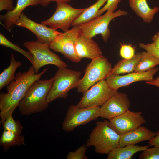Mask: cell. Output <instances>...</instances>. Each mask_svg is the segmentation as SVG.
I'll return each mask as SVG.
<instances>
[{
	"label": "cell",
	"instance_id": "cell-1",
	"mask_svg": "<svg viewBox=\"0 0 159 159\" xmlns=\"http://www.w3.org/2000/svg\"><path fill=\"white\" fill-rule=\"evenodd\" d=\"M48 69V67L44 68L41 72L36 74L32 66L27 71L16 74L15 79L6 86L7 92L0 94L1 124L8 116L12 115L30 86L40 79Z\"/></svg>",
	"mask_w": 159,
	"mask_h": 159
},
{
	"label": "cell",
	"instance_id": "cell-2",
	"mask_svg": "<svg viewBox=\"0 0 159 159\" xmlns=\"http://www.w3.org/2000/svg\"><path fill=\"white\" fill-rule=\"evenodd\" d=\"M54 79V77L49 79H39L32 84L18 105L22 115L28 116L46 109L49 104L47 96Z\"/></svg>",
	"mask_w": 159,
	"mask_h": 159
},
{
	"label": "cell",
	"instance_id": "cell-3",
	"mask_svg": "<svg viewBox=\"0 0 159 159\" xmlns=\"http://www.w3.org/2000/svg\"><path fill=\"white\" fill-rule=\"evenodd\" d=\"M120 135L110 126L107 120L97 121L90 134L85 145L94 146L95 151L101 154H108L118 147Z\"/></svg>",
	"mask_w": 159,
	"mask_h": 159
},
{
	"label": "cell",
	"instance_id": "cell-4",
	"mask_svg": "<svg viewBox=\"0 0 159 159\" xmlns=\"http://www.w3.org/2000/svg\"><path fill=\"white\" fill-rule=\"evenodd\" d=\"M81 72L66 67L59 69L48 95L47 101L49 103L58 98H66L71 90L77 87L80 80Z\"/></svg>",
	"mask_w": 159,
	"mask_h": 159
},
{
	"label": "cell",
	"instance_id": "cell-5",
	"mask_svg": "<svg viewBox=\"0 0 159 159\" xmlns=\"http://www.w3.org/2000/svg\"><path fill=\"white\" fill-rule=\"evenodd\" d=\"M112 68L111 63L102 55L92 59L79 82L77 87V92L84 93L97 82L106 80Z\"/></svg>",
	"mask_w": 159,
	"mask_h": 159
},
{
	"label": "cell",
	"instance_id": "cell-6",
	"mask_svg": "<svg viewBox=\"0 0 159 159\" xmlns=\"http://www.w3.org/2000/svg\"><path fill=\"white\" fill-rule=\"evenodd\" d=\"M23 45L29 50L33 57L32 66L36 74L38 73L41 67L48 64L54 65L59 69L67 66L59 56L50 50L49 44L42 43L36 40L26 41Z\"/></svg>",
	"mask_w": 159,
	"mask_h": 159
},
{
	"label": "cell",
	"instance_id": "cell-7",
	"mask_svg": "<svg viewBox=\"0 0 159 159\" xmlns=\"http://www.w3.org/2000/svg\"><path fill=\"white\" fill-rule=\"evenodd\" d=\"M127 14V11L121 9L114 12L107 11L104 14L77 26L80 29L81 35L92 38L100 34L104 41L106 42L110 35L109 25L111 21L117 17L126 15Z\"/></svg>",
	"mask_w": 159,
	"mask_h": 159
},
{
	"label": "cell",
	"instance_id": "cell-8",
	"mask_svg": "<svg viewBox=\"0 0 159 159\" xmlns=\"http://www.w3.org/2000/svg\"><path fill=\"white\" fill-rule=\"evenodd\" d=\"M57 4L53 14L48 19L41 21V23L55 29H60L65 32L69 30L74 21L85 8H75L66 2H59Z\"/></svg>",
	"mask_w": 159,
	"mask_h": 159
},
{
	"label": "cell",
	"instance_id": "cell-9",
	"mask_svg": "<svg viewBox=\"0 0 159 159\" xmlns=\"http://www.w3.org/2000/svg\"><path fill=\"white\" fill-rule=\"evenodd\" d=\"M100 116L99 107L79 108L76 105H72L69 107L62 122V128L66 132H70L80 125L96 120Z\"/></svg>",
	"mask_w": 159,
	"mask_h": 159
},
{
	"label": "cell",
	"instance_id": "cell-10",
	"mask_svg": "<svg viewBox=\"0 0 159 159\" xmlns=\"http://www.w3.org/2000/svg\"><path fill=\"white\" fill-rule=\"evenodd\" d=\"M117 91L109 87L106 80H101L83 93L76 106L79 108L99 107Z\"/></svg>",
	"mask_w": 159,
	"mask_h": 159
},
{
	"label": "cell",
	"instance_id": "cell-11",
	"mask_svg": "<svg viewBox=\"0 0 159 159\" xmlns=\"http://www.w3.org/2000/svg\"><path fill=\"white\" fill-rule=\"evenodd\" d=\"M81 34L77 26H74L71 29L62 32L57 38L50 43V49L61 53L69 60L75 62H80L81 59L77 56L74 50L75 42Z\"/></svg>",
	"mask_w": 159,
	"mask_h": 159
},
{
	"label": "cell",
	"instance_id": "cell-12",
	"mask_svg": "<svg viewBox=\"0 0 159 159\" xmlns=\"http://www.w3.org/2000/svg\"><path fill=\"white\" fill-rule=\"evenodd\" d=\"M15 25L25 28L31 31L36 36L37 41L49 44L62 33L44 24L33 21L23 12L15 21Z\"/></svg>",
	"mask_w": 159,
	"mask_h": 159
},
{
	"label": "cell",
	"instance_id": "cell-13",
	"mask_svg": "<svg viewBox=\"0 0 159 159\" xmlns=\"http://www.w3.org/2000/svg\"><path fill=\"white\" fill-rule=\"evenodd\" d=\"M130 105L127 95L117 91L100 108V117L109 120L126 112Z\"/></svg>",
	"mask_w": 159,
	"mask_h": 159
},
{
	"label": "cell",
	"instance_id": "cell-14",
	"mask_svg": "<svg viewBox=\"0 0 159 159\" xmlns=\"http://www.w3.org/2000/svg\"><path fill=\"white\" fill-rule=\"evenodd\" d=\"M142 113L128 110L122 114L109 120L110 126L120 135L127 133L146 123Z\"/></svg>",
	"mask_w": 159,
	"mask_h": 159
},
{
	"label": "cell",
	"instance_id": "cell-15",
	"mask_svg": "<svg viewBox=\"0 0 159 159\" xmlns=\"http://www.w3.org/2000/svg\"><path fill=\"white\" fill-rule=\"evenodd\" d=\"M158 70V68H154L145 72H134L125 75L111 74L107 77L106 80L111 89L117 90L120 88L138 81H151L153 79V76Z\"/></svg>",
	"mask_w": 159,
	"mask_h": 159
},
{
	"label": "cell",
	"instance_id": "cell-16",
	"mask_svg": "<svg viewBox=\"0 0 159 159\" xmlns=\"http://www.w3.org/2000/svg\"><path fill=\"white\" fill-rule=\"evenodd\" d=\"M75 54L81 60L83 58L91 59L102 55V52L98 44L92 38L80 34L74 45Z\"/></svg>",
	"mask_w": 159,
	"mask_h": 159
},
{
	"label": "cell",
	"instance_id": "cell-17",
	"mask_svg": "<svg viewBox=\"0 0 159 159\" xmlns=\"http://www.w3.org/2000/svg\"><path fill=\"white\" fill-rule=\"evenodd\" d=\"M39 3V0H17L16 5L12 11L0 15L1 24L10 32L15 21L26 7L29 6H37Z\"/></svg>",
	"mask_w": 159,
	"mask_h": 159
},
{
	"label": "cell",
	"instance_id": "cell-18",
	"mask_svg": "<svg viewBox=\"0 0 159 159\" xmlns=\"http://www.w3.org/2000/svg\"><path fill=\"white\" fill-rule=\"evenodd\" d=\"M156 133L147 128L140 126L135 129L120 135L118 147L127 145H135L145 141H149L156 135Z\"/></svg>",
	"mask_w": 159,
	"mask_h": 159
},
{
	"label": "cell",
	"instance_id": "cell-19",
	"mask_svg": "<svg viewBox=\"0 0 159 159\" xmlns=\"http://www.w3.org/2000/svg\"><path fill=\"white\" fill-rule=\"evenodd\" d=\"M130 6L135 13L145 22L150 23L153 20L159 8H150L147 0H129Z\"/></svg>",
	"mask_w": 159,
	"mask_h": 159
},
{
	"label": "cell",
	"instance_id": "cell-20",
	"mask_svg": "<svg viewBox=\"0 0 159 159\" xmlns=\"http://www.w3.org/2000/svg\"><path fill=\"white\" fill-rule=\"evenodd\" d=\"M149 147L148 146H139L130 145L122 147H118L108 154L107 159H131L136 153L143 151Z\"/></svg>",
	"mask_w": 159,
	"mask_h": 159
},
{
	"label": "cell",
	"instance_id": "cell-21",
	"mask_svg": "<svg viewBox=\"0 0 159 159\" xmlns=\"http://www.w3.org/2000/svg\"><path fill=\"white\" fill-rule=\"evenodd\" d=\"M108 0H97L93 4L85 8L81 14L73 22L72 26H77L87 23L96 18L100 8Z\"/></svg>",
	"mask_w": 159,
	"mask_h": 159
},
{
	"label": "cell",
	"instance_id": "cell-22",
	"mask_svg": "<svg viewBox=\"0 0 159 159\" xmlns=\"http://www.w3.org/2000/svg\"><path fill=\"white\" fill-rule=\"evenodd\" d=\"M140 58L141 53H139L131 59L119 61L112 68L110 74L120 75L134 72Z\"/></svg>",
	"mask_w": 159,
	"mask_h": 159
},
{
	"label": "cell",
	"instance_id": "cell-23",
	"mask_svg": "<svg viewBox=\"0 0 159 159\" xmlns=\"http://www.w3.org/2000/svg\"><path fill=\"white\" fill-rule=\"evenodd\" d=\"M22 65V63L17 61L14 54H12L9 66L4 69L0 74V90L7 86L15 79V73L17 69Z\"/></svg>",
	"mask_w": 159,
	"mask_h": 159
},
{
	"label": "cell",
	"instance_id": "cell-24",
	"mask_svg": "<svg viewBox=\"0 0 159 159\" xmlns=\"http://www.w3.org/2000/svg\"><path fill=\"white\" fill-rule=\"evenodd\" d=\"M0 144L6 151L11 147L24 145V137L21 134L4 130L0 139Z\"/></svg>",
	"mask_w": 159,
	"mask_h": 159
},
{
	"label": "cell",
	"instance_id": "cell-25",
	"mask_svg": "<svg viewBox=\"0 0 159 159\" xmlns=\"http://www.w3.org/2000/svg\"><path fill=\"white\" fill-rule=\"evenodd\" d=\"M159 64V60L149 53L145 51L141 53V58L136 66L135 72H144L152 69Z\"/></svg>",
	"mask_w": 159,
	"mask_h": 159
},
{
	"label": "cell",
	"instance_id": "cell-26",
	"mask_svg": "<svg viewBox=\"0 0 159 159\" xmlns=\"http://www.w3.org/2000/svg\"><path fill=\"white\" fill-rule=\"evenodd\" d=\"M0 44L1 45L12 49L21 53L25 56L31 64L33 61V57L29 51H26L8 40L2 33H0Z\"/></svg>",
	"mask_w": 159,
	"mask_h": 159
},
{
	"label": "cell",
	"instance_id": "cell-27",
	"mask_svg": "<svg viewBox=\"0 0 159 159\" xmlns=\"http://www.w3.org/2000/svg\"><path fill=\"white\" fill-rule=\"evenodd\" d=\"M2 125L4 130L18 134H21L23 130V127L19 121L15 120L12 115L8 116Z\"/></svg>",
	"mask_w": 159,
	"mask_h": 159
},
{
	"label": "cell",
	"instance_id": "cell-28",
	"mask_svg": "<svg viewBox=\"0 0 159 159\" xmlns=\"http://www.w3.org/2000/svg\"><path fill=\"white\" fill-rule=\"evenodd\" d=\"M87 147L85 145H83L74 151L69 152L66 157L67 159H87L86 155Z\"/></svg>",
	"mask_w": 159,
	"mask_h": 159
},
{
	"label": "cell",
	"instance_id": "cell-29",
	"mask_svg": "<svg viewBox=\"0 0 159 159\" xmlns=\"http://www.w3.org/2000/svg\"><path fill=\"white\" fill-rule=\"evenodd\" d=\"M139 159H159V148L154 147L148 148L143 151L139 155Z\"/></svg>",
	"mask_w": 159,
	"mask_h": 159
},
{
	"label": "cell",
	"instance_id": "cell-30",
	"mask_svg": "<svg viewBox=\"0 0 159 159\" xmlns=\"http://www.w3.org/2000/svg\"><path fill=\"white\" fill-rule=\"evenodd\" d=\"M121 0H108L105 5L98 11L96 17L100 16L106 11L114 12L117 8Z\"/></svg>",
	"mask_w": 159,
	"mask_h": 159
},
{
	"label": "cell",
	"instance_id": "cell-31",
	"mask_svg": "<svg viewBox=\"0 0 159 159\" xmlns=\"http://www.w3.org/2000/svg\"><path fill=\"white\" fill-rule=\"evenodd\" d=\"M120 55L123 59H130L135 55L134 48L129 44L121 45L120 51Z\"/></svg>",
	"mask_w": 159,
	"mask_h": 159
},
{
	"label": "cell",
	"instance_id": "cell-32",
	"mask_svg": "<svg viewBox=\"0 0 159 159\" xmlns=\"http://www.w3.org/2000/svg\"><path fill=\"white\" fill-rule=\"evenodd\" d=\"M139 45L140 47L153 55L159 60V49L156 47L153 42L147 44L140 43Z\"/></svg>",
	"mask_w": 159,
	"mask_h": 159
},
{
	"label": "cell",
	"instance_id": "cell-33",
	"mask_svg": "<svg viewBox=\"0 0 159 159\" xmlns=\"http://www.w3.org/2000/svg\"><path fill=\"white\" fill-rule=\"evenodd\" d=\"M13 0H0V11L6 10L8 11H12L14 8Z\"/></svg>",
	"mask_w": 159,
	"mask_h": 159
},
{
	"label": "cell",
	"instance_id": "cell-34",
	"mask_svg": "<svg viewBox=\"0 0 159 159\" xmlns=\"http://www.w3.org/2000/svg\"><path fill=\"white\" fill-rule=\"evenodd\" d=\"M148 142L150 146L159 148V130L156 132L155 135Z\"/></svg>",
	"mask_w": 159,
	"mask_h": 159
},
{
	"label": "cell",
	"instance_id": "cell-35",
	"mask_svg": "<svg viewBox=\"0 0 159 159\" xmlns=\"http://www.w3.org/2000/svg\"><path fill=\"white\" fill-rule=\"evenodd\" d=\"M73 0H39V4L43 7L47 6L52 1H55L56 3L59 2H69Z\"/></svg>",
	"mask_w": 159,
	"mask_h": 159
},
{
	"label": "cell",
	"instance_id": "cell-36",
	"mask_svg": "<svg viewBox=\"0 0 159 159\" xmlns=\"http://www.w3.org/2000/svg\"><path fill=\"white\" fill-rule=\"evenodd\" d=\"M152 39L155 45L159 49V32L154 35L152 37Z\"/></svg>",
	"mask_w": 159,
	"mask_h": 159
},
{
	"label": "cell",
	"instance_id": "cell-37",
	"mask_svg": "<svg viewBox=\"0 0 159 159\" xmlns=\"http://www.w3.org/2000/svg\"><path fill=\"white\" fill-rule=\"evenodd\" d=\"M146 83L148 85L155 86L159 88V76L151 81L146 82Z\"/></svg>",
	"mask_w": 159,
	"mask_h": 159
}]
</instances>
